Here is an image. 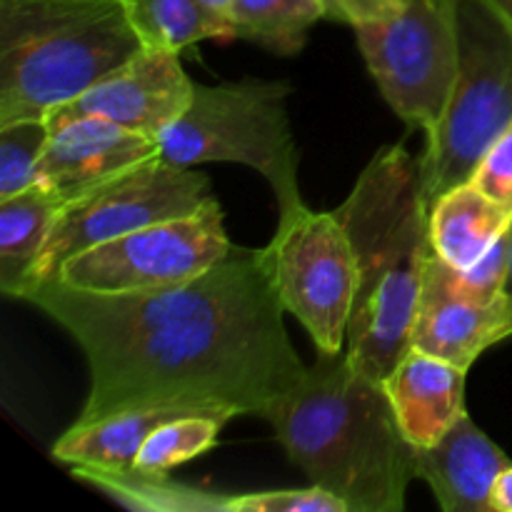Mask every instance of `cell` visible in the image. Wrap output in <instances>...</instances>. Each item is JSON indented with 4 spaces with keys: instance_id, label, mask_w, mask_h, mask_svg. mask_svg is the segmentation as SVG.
I'll use <instances>...</instances> for the list:
<instances>
[{
    "instance_id": "484cf974",
    "label": "cell",
    "mask_w": 512,
    "mask_h": 512,
    "mask_svg": "<svg viewBox=\"0 0 512 512\" xmlns=\"http://www.w3.org/2000/svg\"><path fill=\"white\" fill-rule=\"evenodd\" d=\"M408 0H323L325 18L345 25H360L385 18L400 10Z\"/></svg>"
},
{
    "instance_id": "ac0fdd59",
    "label": "cell",
    "mask_w": 512,
    "mask_h": 512,
    "mask_svg": "<svg viewBox=\"0 0 512 512\" xmlns=\"http://www.w3.org/2000/svg\"><path fill=\"white\" fill-rule=\"evenodd\" d=\"M63 208L65 200L40 183L0 200V290L8 298L30 283Z\"/></svg>"
},
{
    "instance_id": "44dd1931",
    "label": "cell",
    "mask_w": 512,
    "mask_h": 512,
    "mask_svg": "<svg viewBox=\"0 0 512 512\" xmlns=\"http://www.w3.org/2000/svg\"><path fill=\"white\" fill-rule=\"evenodd\" d=\"M225 423H228L225 415L203 413V410L163 420L140 445L133 473L145 475V478H165L175 465L208 453L218 443Z\"/></svg>"
},
{
    "instance_id": "4316f807",
    "label": "cell",
    "mask_w": 512,
    "mask_h": 512,
    "mask_svg": "<svg viewBox=\"0 0 512 512\" xmlns=\"http://www.w3.org/2000/svg\"><path fill=\"white\" fill-rule=\"evenodd\" d=\"M490 510L512 512V463L495 480L493 493H490Z\"/></svg>"
},
{
    "instance_id": "83f0119b",
    "label": "cell",
    "mask_w": 512,
    "mask_h": 512,
    "mask_svg": "<svg viewBox=\"0 0 512 512\" xmlns=\"http://www.w3.org/2000/svg\"><path fill=\"white\" fill-rule=\"evenodd\" d=\"M200 3H203L205 8L215 15V18L223 20L225 28H228V10H230V3H233V0H200ZM228 35H230V28H228Z\"/></svg>"
},
{
    "instance_id": "7c38bea8",
    "label": "cell",
    "mask_w": 512,
    "mask_h": 512,
    "mask_svg": "<svg viewBox=\"0 0 512 512\" xmlns=\"http://www.w3.org/2000/svg\"><path fill=\"white\" fill-rule=\"evenodd\" d=\"M512 335V298L470 293L453 265L430 255L415 308L410 348L470 370L488 348Z\"/></svg>"
},
{
    "instance_id": "9a60e30c",
    "label": "cell",
    "mask_w": 512,
    "mask_h": 512,
    "mask_svg": "<svg viewBox=\"0 0 512 512\" xmlns=\"http://www.w3.org/2000/svg\"><path fill=\"white\" fill-rule=\"evenodd\" d=\"M465 373L458 365L410 348L383 380L400 430L415 448L435 445L463 418Z\"/></svg>"
},
{
    "instance_id": "ba28073f",
    "label": "cell",
    "mask_w": 512,
    "mask_h": 512,
    "mask_svg": "<svg viewBox=\"0 0 512 512\" xmlns=\"http://www.w3.org/2000/svg\"><path fill=\"white\" fill-rule=\"evenodd\" d=\"M213 198L210 180L203 173L170 163L160 153L153 155L65 203L38 268L23 290L58 278L60 265L83 250L160 220L195 213Z\"/></svg>"
},
{
    "instance_id": "3957f363",
    "label": "cell",
    "mask_w": 512,
    "mask_h": 512,
    "mask_svg": "<svg viewBox=\"0 0 512 512\" xmlns=\"http://www.w3.org/2000/svg\"><path fill=\"white\" fill-rule=\"evenodd\" d=\"M333 213L348 230L358 260L345 353L355 368L383 383L410 350L415 308L433 255L423 163L405 145H385Z\"/></svg>"
},
{
    "instance_id": "e0dca14e",
    "label": "cell",
    "mask_w": 512,
    "mask_h": 512,
    "mask_svg": "<svg viewBox=\"0 0 512 512\" xmlns=\"http://www.w3.org/2000/svg\"><path fill=\"white\" fill-rule=\"evenodd\" d=\"M510 223V210L468 180L430 205V243L445 263L468 270L508 233Z\"/></svg>"
},
{
    "instance_id": "8992f818",
    "label": "cell",
    "mask_w": 512,
    "mask_h": 512,
    "mask_svg": "<svg viewBox=\"0 0 512 512\" xmlns=\"http://www.w3.org/2000/svg\"><path fill=\"white\" fill-rule=\"evenodd\" d=\"M458 78L438 133L420 158L428 203L468 183L480 158L512 123V5L453 0Z\"/></svg>"
},
{
    "instance_id": "cb8c5ba5",
    "label": "cell",
    "mask_w": 512,
    "mask_h": 512,
    "mask_svg": "<svg viewBox=\"0 0 512 512\" xmlns=\"http://www.w3.org/2000/svg\"><path fill=\"white\" fill-rule=\"evenodd\" d=\"M470 180L512 213V123L490 143Z\"/></svg>"
},
{
    "instance_id": "7402d4cb",
    "label": "cell",
    "mask_w": 512,
    "mask_h": 512,
    "mask_svg": "<svg viewBox=\"0 0 512 512\" xmlns=\"http://www.w3.org/2000/svg\"><path fill=\"white\" fill-rule=\"evenodd\" d=\"M48 140L50 125L45 118H23L0 125V200L38 183Z\"/></svg>"
},
{
    "instance_id": "30bf717a",
    "label": "cell",
    "mask_w": 512,
    "mask_h": 512,
    "mask_svg": "<svg viewBox=\"0 0 512 512\" xmlns=\"http://www.w3.org/2000/svg\"><path fill=\"white\" fill-rule=\"evenodd\" d=\"M223 208L210 200L195 213L160 220L65 260L58 278L88 293H145L185 283L225 258Z\"/></svg>"
},
{
    "instance_id": "7a4b0ae2",
    "label": "cell",
    "mask_w": 512,
    "mask_h": 512,
    "mask_svg": "<svg viewBox=\"0 0 512 512\" xmlns=\"http://www.w3.org/2000/svg\"><path fill=\"white\" fill-rule=\"evenodd\" d=\"M288 458L348 512H398L413 483L418 448L400 430L385 385L320 353L313 368L265 415Z\"/></svg>"
},
{
    "instance_id": "5b68a950",
    "label": "cell",
    "mask_w": 512,
    "mask_h": 512,
    "mask_svg": "<svg viewBox=\"0 0 512 512\" xmlns=\"http://www.w3.org/2000/svg\"><path fill=\"white\" fill-rule=\"evenodd\" d=\"M285 80L198 85L185 113L158 135L165 160L183 168L238 163L263 175L280 215L305 205L298 185V145L288 118Z\"/></svg>"
},
{
    "instance_id": "d4e9b609",
    "label": "cell",
    "mask_w": 512,
    "mask_h": 512,
    "mask_svg": "<svg viewBox=\"0 0 512 512\" xmlns=\"http://www.w3.org/2000/svg\"><path fill=\"white\" fill-rule=\"evenodd\" d=\"M510 260V230L468 270H458L460 280L473 295L483 300L500 298L505 293V278H508Z\"/></svg>"
},
{
    "instance_id": "52a82bcc",
    "label": "cell",
    "mask_w": 512,
    "mask_h": 512,
    "mask_svg": "<svg viewBox=\"0 0 512 512\" xmlns=\"http://www.w3.org/2000/svg\"><path fill=\"white\" fill-rule=\"evenodd\" d=\"M355 38L395 115L433 138L458 78L453 0H408L393 15L355 25Z\"/></svg>"
},
{
    "instance_id": "6da1fadb",
    "label": "cell",
    "mask_w": 512,
    "mask_h": 512,
    "mask_svg": "<svg viewBox=\"0 0 512 512\" xmlns=\"http://www.w3.org/2000/svg\"><path fill=\"white\" fill-rule=\"evenodd\" d=\"M18 300L85 353L90 393L75 423L155 405L265 418L308 370L285 330L268 248H233L205 273L145 293H88L53 278Z\"/></svg>"
},
{
    "instance_id": "f546056e",
    "label": "cell",
    "mask_w": 512,
    "mask_h": 512,
    "mask_svg": "<svg viewBox=\"0 0 512 512\" xmlns=\"http://www.w3.org/2000/svg\"><path fill=\"white\" fill-rule=\"evenodd\" d=\"M508 3H510V5H512V0H508Z\"/></svg>"
},
{
    "instance_id": "d6986e66",
    "label": "cell",
    "mask_w": 512,
    "mask_h": 512,
    "mask_svg": "<svg viewBox=\"0 0 512 512\" xmlns=\"http://www.w3.org/2000/svg\"><path fill=\"white\" fill-rule=\"evenodd\" d=\"M320 18H325L323 0H233L228 28L230 38L253 40L278 55H295Z\"/></svg>"
},
{
    "instance_id": "4fadbf2b",
    "label": "cell",
    "mask_w": 512,
    "mask_h": 512,
    "mask_svg": "<svg viewBox=\"0 0 512 512\" xmlns=\"http://www.w3.org/2000/svg\"><path fill=\"white\" fill-rule=\"evenodd\" d=\"M158 140L103 118H75L50 128L38 183L70 203L123 170L158 155Z\"/></svg>"
},
{
    "instance_id": "5bb4252c",
    "label": "cell",
    "mask_w": 512,
    "mask_h": 512,
    "mask_svg": "<svg viewBox=\"0 0 512 512\" xmlns=\"http://www.w3.org/2000/svg\"><path fill=\"white\" fill-rule=\"evenodd\" d=\"M510 465L468 413L430 448H418L415 475L430 485L445 512H493L490 493Z\"/></svg>"
},
{
    "instance_id": "8fae6325",
    "label": "cell",
    "mask_w": 512,
    "mask_h": 512,
    "mask_svg": "<svg viewBox=\"0 0 512 512\" xmlns=\"http://www.w3.org/2000/svg\"><path fill=\"white\" fill-rule=\"evenodd\" d=\"M195 83L180 63V53L143 48L85 93L48 115V125L75 118H103L135 133L158 135L185 113Z\"/></svg>"
},
{
    "instance_id": "2e32d148",
    "label": "cell",
    "mask_w": 512,
    "mask_h": 512,
    "mask_svg": "<svg viewBox=\"0 0 512 512\" xmlns=\"http://www.w3.org/2000/svg\"><path fill=\"white\" fill-rule=\"evenodd\" d=\"M180 413H193V408H178V405L130 408L88 420V423H73L53 445V455L60 463H68L80 470L133 473L135 455L145 438L163 420L175 418Z\"/></svg>"
},
{
    "instance_id": "ffe728a7",
    "label": "cell",
    "mask_w": 512,
    "mask_h": 512,
    "mask_svg": "<svg viewBox=\"0 0 512 512\" xmlns=\"http://www.w3.org/2000/svg\"><path fill=\"white\" fill-rule=\"evenodd\" d=\"M135 33L145 48L180 50L208 38H230L223 20L200 0H125Z\"/></svg>"
},
{
    "instance_id": "603a6c76",
    "label": "cell",
    "mask_w": 512,
    "mask_h": 512,
    "mask_svg": "<svg viewBox=\"0 0 512 512\" xmlns=\"http://www.w3.org/2000/svg\"><path fill=\"white\" fill-rule=\"evenodd\" d=\"M225 512H348L328 490L310 485L295 490H265L225 498Z\"/></svg>"
},
{
    "instance_id": "9c48e42d",
    "label": "cell",
    "mask_w": 512,
    "mask_h": 512,
    "mask_svg": "<svg viewBox=\"0 0 512 512\" xmlns=\"http://www.w3.org/2000/svg\"><path fill=\"white\" fill-rule=\"evenodd\" d=\"M265 248L285 313L303 323L318 353H343L358 293V260L338 215L300 205L280 215Z\"/></svg>"
},
{
    "instance_id": "f1b7e54d",
    "label": "cell",
    "mask_w": 512,
    "mask_h": 512,
    "mask_svg": "<svg viewBox=\"0 0 512 512\" xmlns=\"http://www.w3.org/2000/svg\"><path fill=\"white\" fill-rule=\"evenodd\" d=\"M505 295L512 298V223H510V260H508V278H505Z\"/></svg>"
},
{
    "instance_id": "277c9868",
    "label": "cell",
    "mask_w": 512,
    "mask_h": 512,
    "mask_svg": "<svg viewBox=\"0 0 512 512\" xmlns=\"http://www.w3.org/2000/svg\"><path fill=\"white\" fill-rule=\"evenodd\" d=\"M143 48L125 0H0V125L48 118Z\"/></svg>"
}]
</instances>
